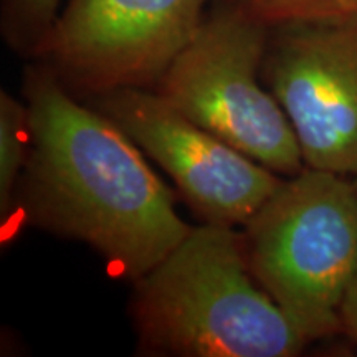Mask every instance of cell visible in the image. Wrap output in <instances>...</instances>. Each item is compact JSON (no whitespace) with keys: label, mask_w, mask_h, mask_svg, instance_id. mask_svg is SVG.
<instances>
[{"label":"cell","mask_w":357,"mask_h":357,"mask_svg":"<svg viewBox=\"0 0 357 357\" xmlns=\"http://www.w3.org/2000/svg\"><path fill=\"white\" fill-rule=\"evenodd\" d=\"M24 93L32 220L82 240L128 278H142L190 231L171 192L139 146L105 113L75 101L50 66H29Z\"/></svg>","instance_id":"6da1fadb"},{"label":"cell","mask_w":357,"mask_h":357,"mask_svg":"<svg viewBox=\"0 0 357 357\" xmlns=\"http://www.w3.org/2000/svg\"><path fill=\"white\" fill-rule=\"evenodd\" d=\"M134 318L151 349L189 357H291L307 339L260 287L234 227L207 223L137 280Z\"/></svg>","instance_id":"7a4b0ae2"},{"label":"cell","mask_w":357,"mask_h":357,"mask_svg":"<svg viewBox=\"0 0 357 357\" xmlns=\"http://www.w3.org/2000/svg\"><path fill=\"white\" fill-rule=\"evenodd\" d=\"M243 250L260 287L307 341L342 333L341 305L357 273V189L305 167L245 223Z\"/></svg>","instance_id":"3957f363"},{"label":"cell","mask_w":357,"mask_h":357,"mask_svg":"<svg viewBox=\"0 0 357 357\" xmlns=\"http://www.w3.org/2000/svg\"><path fill=\"white\" fill-rule=\"evenodd\" d=\"M270 29L218 0L155 93L190 121L276 174L306 167L288 114L260 82Z\"/></svg>","instance_id":"277c9868"},{"label":"cell","mask_w":357,"mask_h":357,"mask_svg":"<svg viewBox=\"0 0 357 357\" xmlns=\"http://www.w3.org/2000/svg\"><path fill=\"white\" fill-rule=\"evenodd\" d=\"M211 0H66L33 60L68 88L105 95L158 84Z\"/></svg>","instance_id":"5b68a950"},{"label":"cell","mask_w":357,"mask_h":357,"mask_svg":"<svg viewBox=\"0 0 357 357\" xmlns=\"http://www.w3.org/2000/svg\"><path fill=\"white\" fill-rule=\"evenodd\" d=\"M261 78L291 121L306 167L357 174V12L270 29Z\"/></svg>","instance_id":"8992f818"},{"label":"cell","mask_w":357,"mask_h":357,"mask_svg":"<svg viewBox=\"0 0 357 357\" xmlns=\"http://www.w3.org/2000/svg\"><path fill=\"white\" fill-rule=\"evenodd\" d=\"M100 96L101 113L172 177L207 223L245 225L283 182L149 88H119Z\"/></svg>","instance_id":"52a82bcc"},{"label":"cell","mask_w":357,"mask_h":357,"mask_svg":"<svg viewBox=\"0 0 357 357\" xmlns=\"http://www.w3.org/2000/svg\"><path fill=\"white\" fill-rule=\"evenodd\" d=\"M29 109L8 95L0 93V213L10 211L13 190L29 158Z\"/></svg>","instance_id":"ba28073f"},{"label":"cell","mask_w":357,"mask_h":357,"mask_svg":"<svg viewBox=\"0 0 357 357\" xmlns=\"http://www.w3.org/2000/svg\"><path fill=\"white\" fill-rule=\"evenodd\" d=\"M65 0H0V29L12 50L37 55Z\"/></svg>","instance_id":"9c48e42d"},{"label":"cell","mask_w":357,"mask_h":357,"mask_svg":"<svg viewBox=\"0 0 357 357\" xmlns=\"http://www.w3.org/2000/svg\"><path fill=\"white\" fill-rule=\"evenodd\" d=\"M247 15L275 26L331 20L357 12V0H230Z\"/></svg>","instance_id":"30bf717a"},{"label":"cell","mask_w":357,"mask_h":357,"mask_svg":"<svg viewBox=\"0 0 357 357\" xmlns=\"http://www.w3.org/2000/svg\"><path fill=\"white\" fill-rule=\"evenodd\" d=\"M339 314H341L342 333L357 342V273L347 288Z\"/></svg>","instance_id":"8fae6325"},{"label":"cell","mask_w":357,"mask_h":357,"mask_svg":"<svg viewBox=\"0 0 357 357\" xmlns=\"http://www.w3.org/2000/svg\"><path fill=\"white\" fill-rule=\"evenodd\" d=\"M354 184H356V189H357V174H356V178H354Z\"/></svg>","instance_id":"7c38bea8"}]
</instances>
